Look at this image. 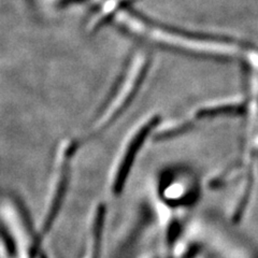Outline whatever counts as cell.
<instances>
[{
  "label": "cell",
  "mask_w": 258,
  "mask_h": 258,
  "mask_svg": "<svg viewBox=\"0 0 258 258\" xmlns=\"http://www.w3.org/2000/svg\"><path fill=\"white\" fill-rule=\"evenodd\" d=\"M37 258H40V257H39V256H38V257H37Z\"/></svg>",
  "instance_id": "ba28073f"
},
{
  "label": "cell",
  "mask_w": 258,
  "mask_h": 258,
  "mask_svg": "<svg viewBox=\"0 0 258 258\" xmlns=\"http://www.w3.org/2000/svg\"><path fill=\"white\" fill-rule=\"evenodd\" d=\"M240 112H242V106L239 103H221L201 108L197 111L196 116L197 118H205L223 114H233V113Z\"/></svg>",
  "instance_id": "8992f818"
},
{
  "label": "cell",
  "mask_w": 258,
  "mask_h": 258,
  "mask_svg": "<svg viewBox=\"0 0 258 258\" xmlns=\"http://www.w3.org/2000/svg\"><path fill=\"white\" fill-rule=\"evenodd\" d=\"M157 122H158L157 116H154L151 119H149L147 123H144L141 127H139V131H137L134 134L131 141L128 142V145L126 147L123 153V156L120 158L118 166L115 170L114 177H113L112 188L114 192L117 194L122 190L124 184L127 180L128 173L131 171V169L134 165L136 154L140 151L144 140L147 139V137L152 131V128L157 124Z\"/></svg>",
  "instance_id": "5b68a950"
},
{
  "label": "cell",
  "mask_w": 258,
  "mask_h": 258,
  "mask_svg": "<svg viewBox=\"0 0 258 258\" xmlns=\"http://www.w3.org/2000/svg\"><path fill=\"white\" fill-rule=\"evenodd\" d=\"M135 0H106L102 3L98 13V18H96L94 24L97 26L107 19H111L112 14L123 7H128Z\"/></svg>",
  "instance_id": "52a82bcc"
},
{
  "label": "cell",
  "mask_w": 258,
  "mask_h": 258,
  "mask_svg": "<svg viewBox=\"0 0 258 258\" xmlns=\"http://www.w3.org/2000/svg\"><path fill=\"white\" fill-rule=\"evenodd\" d=\"M149 69V59L145 56H140L131 66V71L127 70L119 80L116 87L113 90L104 107H102L100 115L94 124L91 136H96L109 127L114 119L118 117L122 111L133 100L137 91L140 87L144 75Z\"/></svg>",
  "instance_id": "3957f363"
},
{
  "label": "cell",
  "mask_w": 258,
  "mask_h": 258,
  "mask_svg": "<svg viewBox=\"0 0 258 258\" xmlns=\"http://www.w3.org/2000/svg\"><path fill=\"white\" fill-rule=\"evenodd\" d=\"M0 221L13 258H37L42 239L31 226L23 206L13 197L0 201Z\"/></svg>",
  "instance_id": "7a4b0ae2"
},
{
  "label": "cell",
  "mask_w": 258,
  "mask_h": 258,
  "mask_svg": "<svg viewBox=\"0 0 258 258\" xmlns=\"http://www.w3.org/2000/svg\"><path fill=\"white\" fill-rule=\"evenodd\" d=\"M112 18L133 34L174 50L215 58H231L242 51V45L231 39L191 34L160 25L128 9V7L120 8L112 14Z\"/></svg>",
  "instance_id": "6da1fadb"
},
{
  "label": "cell",
  "mask_w": 258,
  "mask_h": 258,
  "mask_svg": "<svg viewBox=\"0 0 258 258\" xmlns=\"http://www.w3.org/2000/svg\"><path fill=\"white\" fill-rule=\"evenodd\" d=\"M76 145L72 142H67L62 145L61 150L58 154V163L56 168V175L54 177L53 191L50 196V201L47 204V208L44 213V219L42 220L41 227H40L38 233L40 238L43 240L44 236L47 235L54 225L55 220L57 219V215L61 205L63 203L64 196H66L67 187L69 183V174H70V165L72 155L75 154Z\"/></svg>",
  "instance_id": "277c9868"
}]
</instances>
